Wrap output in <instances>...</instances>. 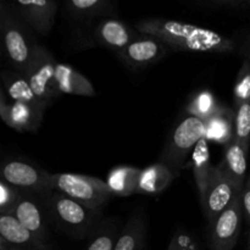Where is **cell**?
<instances>
[{
    "label": "cell",
    "instance_id": "cell-10",
    "mask_svg": "<svg viewBox=\"0 0 250 250\" xmlns=\"http://www.w3.org/2000/svg\"><path fill=\"white\" fill-rule=\"evenodd\" d=\"M43 199L44 198L38 197L33 193L20 190V198L15 208L14 216L36 238L45 243H50L49 217Z\"/></svg>",
    "mask_w": 250,
    "mask_h": 250
},
{
    "label": "cell",
    "instance_id": "cell-2",
    "mask_svg": "<svg viewBox=\"0 0 250 250\" xmlns=\"http://www.w3.org/2000/svg\"><path fill=\"white\" fill-rule=\"evenodd\" d=\"M43 202L54 227L75 239L89 238L102 224V210L89 209L58 190H53Z\"/></svg>",
    "mask_w": 250,
    "mask_h": 250
},
{
    "label": "cell",
    "instance_id": "cell-14",
    "mask_svg": "<svg viewBox=\"0 0 250 250\" xmlns=\"http://www.w3.org/2000/svg\"><path fill=\"white\" fill-rule=\"evenodd\" d=\"M138 36L139 32L133 31L125 22L112 17L99 21L92 31L93 41L95 43L117 53L124 50Z\"/></svg>",
    "mask_w": 250,
    "mask_h": 250
},
{
    "label": "cell",
    "instance_id": "cell-3",
    "mask_svg": "<svg viewBox=\"0 0 250 250\" xmlns=\"http://www.w3.org/2000/svg\"><path fill=\"white\" fill-rule=\"evenodd\" d=\"M0 31L7 60L15 72L24 75L39 44L36 42L33 31L6 1H2L0 6Z\"/></svg>",
    "mask_w": 250,
    "mask_h": 250
},
{
    "label": "cell",
    "instance_id": "cell-34",
    "mask_svg": "<svg viewBox=\"0 0 250 250\" xmlns=\"http://www.w3.org/2000/svg\"><path fill=\"white\" fill-rule=\"evenodd\" d=\"M0 250H16V249H15L11 244L6 243V242L2 241V239L0 238Z\"/></svg>",
    "mask_w": 250,
    "mask_h": 250
},
{
    "label": "cell",
    "instance_id": "cell-28",
    "mask_svg": "<svg viewBox=\"0 0 250 250\" xmlns=\"http://www.w3.org/2000/svg\"><path fill=\"white\" fill-rule=\"evenodd\" d=\"M234 107L250 102V60L244 59L233 88Z\"/></svg>",
    "mask_w": 250,
    "mask_h": 250
},
{
    "label": "cell",
    "instance_id": "cell-20",
    "mask_svg": "<svg viewBox=\"0 0 250 250\" xmlns=\"http://www.w3.org/2000/svg\"><path fill=\"white\" fill-rule=\"evenodd\" d=\"M178 176L161 163L153 164L141 171L137 193L138 194L158 195L163 193Z\"/></svg>",
    "mask_w": 250,
    "mask_h": 250
},
{
    "label": "cell",
    "instance_id": "cell-1",
    "mask_svg": "<svg viewBox=\"0 0 250 250\" xmlns=\"http://www.w3.org/2000/svg\"><path fill=\"white\" fill-rule=\"evenodd\" d=\"M137 32L154 36L168 48L193 53L232 54L237 50L233 39L209 28L167 19H144L137 22Z\"/></svg>",
    "mask_w": 250,
    "mask_h": 250
},
{
    "label": "cell",
    "instance_id": "cell-32",
    "mask_svg": "<svg viewBox=\"0 0 250 250\" xmlns=\"http://www.w3.org/2000/svg\"><path fill=\"white\" fill-rule=\"evenodd\" d=\"M241 200L244 219L247 220V222H248L250 226V175L247 178L246 186H244L243 190L241 193Z\"/></svg>",
    "mask_w": 250,
    "mask_h": 250
},
{
    "label": "cell",
    "instance_id": "cell-26",
    "mask_svg": "<svg viewBox=\"0 0 250 250\" xmlns=\"http://www.w3.org/2000/svg\"><path fill=\"white\" fill-rule=\"evenodd\" d=\"M220 109H221V106H219L214 94L209 90L203 89L195 93V95L189 102L187 106V115H192V116L198 117L203 121H208Z\"/></svg>",
    "mask_w": 250,
    "mask_h": 250
},
{
    "label": "cell",
    "instance_id": "cell-5",
    "mask_svg": "<svg viewBox=\"0 0 250 250\" xmlns=\"http://www.w3.org/2000/svg\"><path fill=\"white\" fill-rule=\"evenodd\" d=\"M51 187L94 210H102L112 195L106 182L77 173H53Z\"/></svg>",
    "mask_w": 250,
    "mask_h": 250
},
{
    "label": "cell",
    "instance_id": "cell-12",
    "mask_svg": "<svg viewBox=\"0 0 250 250\" xmlns=\"http://www.w3.org/2000/svg\"><path fill=\"white\" fill-rule=\"evenodd\" d=\"M9 4L36 33L46 36L53 28L58 14V2L54 0H14Z\"/></svg>",
    "mask_w": 250,
    "mask_h": 250
},
{
    "label": "cell",
    "instance_id": "cell-24",
    "mask_svg": "<svg viewBox=\"0 0 250 250\" xmlns=\"http://www.w3.org/2000/svg\"><path fill=\"white\" fill-rule=\"evenodd\" d=\"M212 167L214 166L210 163L209 142L204 137V138L200 139L199 143L195 146L194 150L192 151L193 175H194L195 186H197L198 193H199V198H202L207 190Z\"/></svg>",
    "mask_w": 250,
    "mask_h": 250
},
{
    "label": "cell",
    "instance_id": "cell-33",
    "mask_svg": "<svg viewBox=\"0 0 250 250\" xmlns=\"http://www.w3.org/2000/svg\"><path fill=\"white\" fill-rule=\"evenodd\" d=\"M242 53L244 54L246 59H248V60H250V38L247 39L246 45H244L243 48H242Z\"/></svg>",
    "mask_w": 250,
    "mask_h": 250
},
{
    "label": "cell",
    "instance_id": "cell-4",
    "mask_svg": "<svg viewBox=\"0 0 250 250\" xmlns=\"http://www.w3.org/2000/svg\"><path fill=\"white\" fill-rule=\"evenodd\" d=\"M204 137L205 121L192 115H187L178 122L171 133L159 163L170 167L176 175L180 176L189 151L194 150L195 146Z\"/></svg>",
    "mask_w": 250,
    "mask_h": 250
},
{
    "label": "cell",
    "instance_id": "cell-22",
    "mask_svg": "<svg viewBox=\"0 0 250 250\" xmlns=\"http://www.w3.org/2000/svg\"><path fill=\"white\" fill-rule=\"evenodd\" d=\"M205 138L208 142L229 146L234 139V110L221 107L214 116L205 121Z\"/></svg>",
    "mask_w": 250,
    "mask_h": 250
},
{
    "label": "cell",
    "instance_id": "cell-8",
    "mask_svg": "<svg viewBox=\"0 0 250 250\" xmlns=\"http://www.w3.org/2000/svg\"><path fill=\"white\" fill-rule=\"evenodd\" d=\"M243 217L241 194H238L226 210L209 222L210 250H233L241 234Z\"/></svg>",
    "mask_w": 250,
    "mask_h": 250
},
{
    "label": "cell",
    "instance_id": "cell-31",
    "mask_svg": "<svg viewBox=\"0 0 250 250\" xmlns=\"http://www.w3.org/2000/svg\"><path fill=\"white\" fill-rule=\"evenodd\" d=\"M167 250H199V248L188 234L176 233L171 239Z\"/></svg>",
    "mask_w": 250,
    "mask_h": 250
},
{
    "label": "cell",
    "instance_id": "cell-35",
    "mask_svg": "<svg viewBox=\"0 0 250 250\" xmlns=\"http://www.w3.org/2000/svg\"><path fill=\"white\" fill-rule=\"evenodd\" d=\"M248 250H250V231H249V238H248Z\"/></svg>",
    "mask_w": 250,
    "mask_h": 250
},
{
    "label": "cell",
    "instance_id": "cell-15",
    "mask_svg": "<svg viewBox=\"0 0 250 250\" xmlns=\"http://www.w3.org/2000/svg\"><path fill=\"white\" fill-rule=\"evenodd\" d=\"M0 215V238L16 250H55L50 243L36 238L14 215Z\"/></svg>",
    "mask_w": 250,
    "mask_h": 250
},
{
    "label": "cell",
    "instance_id": "cell-19",
    "mask_svg": "<svg viewBox=\"0 0 250 250\" xmlns=\"http://www.w3.org/2000/svg\"><path fill=\"white\" fill-rule=\"evenodd\" d=\"M1 81L2 92L5 93L9 100L24 103V104L32 105L37 109H46L43 103L34 94L33 89L31 88L28 80L24 75L15 72L14 70H4L1 73Z\"/></svg>",
    "mask_w": 250,
    "mask_h": 250
},
{
    "label": "cell",
    "instance_id": "cell-18",
    "mask_svg": "<svg viewBox=\"0 0 250 250\" xmlns=\"http://www.w3.org/2000/svg\"><path fill=\"white\" fill-rule=\"evenodd\" d=\"M146 215L143 210H136L120 232L114 250H146Z\"/></svg>",
    "mask_w": 250,
    "mask_h": 250
},
{
    "label": "cell",
    "instance_id": "cell-6",
    "mask_svg": "<svg viewBox=\"0 0 250 250\" xmlns=\"http://www.w3.org/2000/svg\"><path fill=\"white\" fill-rule=\"evenodd\" d=\"M51 176L53 173L22 159H9L1 165V181L41 198H45L54 190Z\"/></svg>",
    "mask_w": 250,
    "mask_h": 250
},
{
    "label": "cell",
    "instance_id": "cell-27",
    "mask_svg": "<svg viewBox=\"0 0 250 250\" xmlns=\"http://www.w3.org/2000/svg\"><path fill=\"white\" fill-rule=\"evenodd\" d=\"M234 141L247 151L250 146V102L234 107Z\"/></svg>",
    "mask_w": 250,
    "mask_h": 250
},
{
    "label": "cell",
    "instance_id": "cell-7",
    "mask_svg": "<svg viewBox=\"0 0 250 250\" xmlns=\"http://www.w3.org/2000/svg\"><path fill=\"white\" fill-rule=\"evenodd\" d=\"M56 65L58 62L54 59L53 54L43 45H38L36 54L24 73L34 94L45 107L50 106L61 97L55 81Z\"/></svg>",
    "mask_w": 250,
    "mask_h": 250
},
{
    "label": "cell",
    "instance_id": "cell-21",
    "mask_svg": "<svg viewBox=\"0 0 250 250\" xmlns=\"http://www.w3.org/2000/svg\"><path fill=\"white\" fill-rule=\"evenodd\" d=\"M55 81L61 94L94 97L95 89L90 81L76 71L72 66L58 63L55 70Z\"/></svg>",
    "mask_w": 250,
    "mask_h": 250
},
{
    "label": "cell",
    "instance_id": "cell-29",
    "mask_svg": "<svg viewBox=\"0 0 250 250\" xmlns=\"http://www.w3.org/2000/svg\"><path fill=\"white\" fill-rule=\"evenodd\" d=\"M20 198V189L0 180V214L14 215Z\"/></svg>",
    "mask_w": 250,
    "mask_h": 250
},
{
    "label": "cell",
    "instance_id": "cell-25",
    "mask_svg": "<svg viewBox=\"0 0 250 250\" xmlns=\"http://www.w3.org/2000/svg\"><path fill=\"white\" fill-rule=\"evenodd\" d=\"M120 232L119 225L115 220L102 221L97 231L89 237V243L85 250H114Z\"/></svg>",
    "mask_w": 250,
    "mask_h": 250
},
{
    "label": "cell",
    "instance_id": "cell-9",
    "mask_svg": "<svg viewBox=\"0 0 250 250\" xmlns=\"http://www.w3.org/2000/svg\"><path fill=\"white\" fill-rule=\"evenodd\" d=\"M241 193L234 183L225 175L224 171L217 165L214 166L207 190L200 198L203 212L208 222H211L212 220L216 219Z\"/></svg>",
    "mask_w": 250,
    "mask_h": 250
},
{
    "label": "cell",
    "instance_id": "cell-17",
    "mask_svg": "<svg viewBox=\"0 0 250 250\" xmlns=\"http://www.w3.org/2000/svg\"><path fill=\"white\" fill-rule=\"evenodd\" d=\"M248 151L237 141H232L226 146L222 160L219 166L225 175L234 183L239 190H243L247 182V168H248Z\"/></svg>",
    "mask_w": 250,
    "mask_h": 250
},
{
    "label": "cell",
    "instance_id": "cell-16",
    "mask_svg": "<svg viewBox=\"0 0 250 250\" xmlns=\"http://www.w3.org/2000/svg\"><path fill=\"white\" fill-rule=\"evenodd\" d=\"M114 9V4L109 0H72L65 2V12L68 17L83 26H92L99 19H107V16L115 14Z\"/></svg>",
    "mask_w": 250,
    "mask_h": 250
},
{
    "label": "cell",
    "instance_id": "cell-30",
    "mask_svg": "<svg viewBox=\"0 0 250 250\" xmlns=\"http://www.w3.org/2000/svg\"><path fill=\"white\" fill-rule=\"evenodd\" d=\"M192 6L209 10H249L250 0H202L194 1Z\"/></svg>",
    "mask_w": 250,
    "mask_h": 250
},
{
    "label": "cell",
    "instance_id": "cell-23",
    "mask_svg": "<svg viewBox=\"0 0 250 250\" xmlns=\"http://www.w3.org/2000/svg\"><path fill=\"white\" fill-rule=\"evenodd\" d=\"M141 171L133 166L126 165L112 168L106 180V185L111 194L117 197H131L136 194Z\"/></svg>",
    "mask_w": 250,
    "mask_h": 250
},
{
    "label": "cell",
    "instance_id": "cell-11",
    "mask_svg": "<svg viewBox=\"0 0 250 250\" xmlns=\"http://www.w3.org/2000/svg\"><path fill=\"white\" fill-rule=\"evenodd\" d=\"M168 49L170 48L156 37L139 33L131 44L117 53V56L132 70H142L163 59Z\"/></svg>",
    "mask_w": 250,
    "mask_h": 250
},
{
    "label": "cell",
    "instance_id": "cell-13",
    "mask_svg": "<svg viewBox=\"0 0 250 250\" xmlns=\"http://www.w3.org/2000/svg\"><path fill=\"white\" fill-rule=\"evenodd\" d=\"M44 111L45 110L37 109L24 103L9 100L2 89L0 92V116L15 131L36 133L42 124Z\"/></svg>",
    "mask_w": 250,
    "mask_h": 250
}]
</instances>
